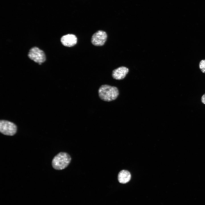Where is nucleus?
<instances>
[{"label": "nucleus", "mask_w": 205, "mask_h": 205, "mask_svg": "<svg viewBox=\"0 0 205 205\" xmlns=\"http://www.w3.org/2000/svg\"><path fill=\"white\" fill-rule=\"evenodd\" d=\"M99 95L102 100L110 102L116 99L119 93L118 88L107 85H102L98 90Z\"/></svg>", "instance_id": "f257e3e1"}, {"label": "nucleus", "mask_w": 205, "mask_h": 205, "mask_svg": "<svg viewBox=\"0 0 205 205\" xmlns=\"http://www.w3.org/2000/svg\"><path fill=\"white\" fill-rule=\"evenodd\" d=\"M71 157L67 153L61 152L54 157L52 161V165L54 169L62 170L66 168L70 163Z\"/></svg>", "instance_id": "f03ea898"}, {"label": "nucleus", "mask_w": 205, "mask_h": 205, "mask_svg": "<svg viewBox=\"0 0 205 205\" xmlns=\"http://www.w3.org/2000/svg\"><path fill=\"white\" fill-rule=\"evenodd\" d=\"M17 126L14 123L6 120L0 121V132L4 135L13 136L16 133Z\"/></svg>", "instance_id": "7ed1b4c3"}, {"label": "nucleus", "mask_w": 205, "mask_h": 205, "mask_svg": "<svg viewBox=\"0 0 205 205\" xmlns=\"http://www.w3.org/2000/svg\"><path fill=\"white\" fill-rule=\"evenodd\" d=\"M28 57L35 62L40 65L46 60L45 54L42 50L34 47L30 49L28 54Z\"/></svg>", "instance_id": "20e7f679"}, {"label": "nucleus", "mask_w": 205, "mask_h": 205, "mask_svg": "<svg viewBox=\"0 0 205 205\" xmlns=\"http://www.w3.org/2000/svg\"><path fill=\"white\" fill-rule=\"evenodd\" d=\"M107 35L104 31L99 30L95 33L92 36L91 42L94 45L101 46L103 45L106 41Z\"/></svg>", "instance_id": "39448f33"}, {"label": "nucleus", "mask_w": 205, "mask_h": 205, "mask_svg": "<svg viewBox=\"0 0 205 205\" xmlns=\"http://www.w3.org/2000/svg\"><path fill=\"white\" fill-rule=\"evenodd\" d=\"M61 42L63 46L71 47L76 44L77 38L75 35L68 34L63 36L61 38Z\"/></svg>", "instance_id": "423d86ee"}, {"label": "nucleus", "mask_w": 205, "mask_h": 205, "mask_svg": "<svg viewBox=\"0 0 205 205\" xmlns=\"http://www.w3.org/2000/svg\"><path fill=\"white\" fill-rule=\"evenodd\" d=\"M129 71V69L125 66H121L113 70L112 72V77L116 80L124 79Z\"/></svg>", "instance_id": "0eeeda50"}, {"label": "nucleus", "mask_w": 205, "mask_h": 205, "mask_svg": "<svg viewBox=\"0 0 205 205\" xmlns=\"http://www.w3.org/2000/svg\"><path fill=\"white\" fill-rule=\"evenodd\" d=\"M131 177V174L128 171L122 170L120 171L118 173V180L120 183L125 184L130 181Z\"/></svg>", "instance_id": "6e6552de"}, {"label": "nucleus", "mask_w": 205, "mask_h": 205, "mask_svg": "<svg viewBox=\"0 0 205 205\" xmlns=\"http://www.w3.org/2000/svg\"><path fill=\"white\" fill-rule=\"evenodd\" d=\"M199 68L202 73H205V60H202L200 62Z\"/></svg>", "instance_id": "1a4fd4ad"}, {"label": "nucleus", "mask_w": 205, "mask_h": 205, "mask_svg": "<svg viewBox=\"0 0 205 205\" xmlns=\"http://www.w3.org/2000/svg\"><path fill=\"white\" fill-rule=\"evenodd\" d=\"M202 102L205 104V93L204 94L202 97L201 98Z\"/></svg>", "instance_id": "9d476101"}]
</instances>
